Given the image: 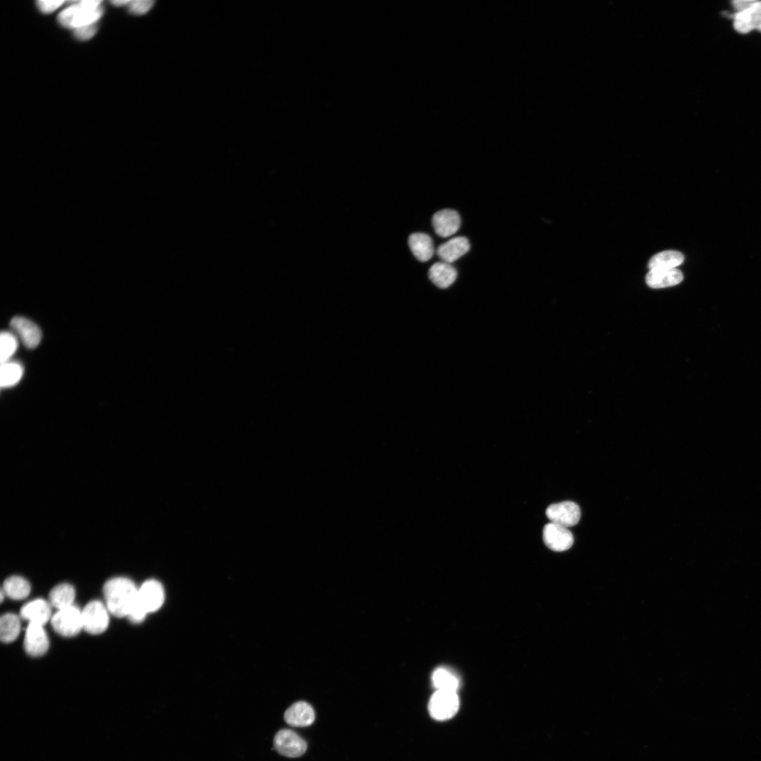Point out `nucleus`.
<instances>
[{"label":"nucleus","mask_w":761,"mask_h":761,"mask_svg":"<svg viewBox=\"0 0 761 761\" xmlns=\"http://www.w3.org/2000/svg\"><path fill=\"white\" fill-rule=\"evenodd\" d=\"M104 596L109 612L117 617H127L136 603L139 589L125 577L110 579L104 585Z\"/></svg>","instance_id":"1"},{"label":"nucleus","mask_w":761,"mask_h":761,"mask_svg":"<svg viewBox=\"0 0 761 761\" xmlns=\"http://www.w3.org/2000/svg\"><path fill=\"white\" fill-rule=\"evenodd\" d=\"M58 17L59 23L68 29L77 30L89 25H96L102 18L103 9L101 1L85 0L73 2Z\"/></svg>","instance_id":"2"},{"label":"nucleus","mask_w":761,"mask_h":761,"mask_svg":"<svg viewBox=\"0 0 761 761\" xmlns=\"http://www.w3.org/2000/svg\"><path fill=\"white\" fill-rule=\"evenodd\" d=\"M460 707L457 691L437 690L429 702V712L436 720H447L454 717Z\"/></svg>","instance_id":"3"},{"label":"nucleus","mask_w":761,"mask_h":761,"mask_svg":"<svg viewBox=\"0 0 761 761\" xmlns=\"http://www.w3.org/2000/svg\"><path fill=\"white\" fill-rule=\"evenodd\" d=\"M51 623L56 632L63 636L77 635L84 629L82 611L75 605L61 610L52 617Z\"/></svg>","instance_id":"4"},{"label":"nucleus","mask_w":761,"mask_h":761,"mask_svg":"<svg viewBox=\"0 0 761 761\" xmlns=\"http://www.w3.org/2000/svg\"><path fill=\"white\" fill-rule=\"evenodd\" d=\"M731 18L737 33L747 34L753 31L761 33V1H751L743 10L734 12Z\"/></svg>","instance_id":"5"},{"label":"nucleus","mask_w":761,"mask_h":761,"mask_svg":"<svg viewBox=\"0 0 761 761\" xmlns=\"http://www.w3.org/2000/svg\"><path fill=\"white\" fill-rule=\"evenodd\" d=\"M109 610L103 603L92 601L82 611L84 629L92 634L104 632L109 625Z\"/></svg>","instance_id":"6"},{"label":"nucleus","mask_w":761,"mask_h":761,"mask_svg":"<svg viewBox=\"0 0 761 761\" xmlns=\"http://www.w3.org/2000/svg\"><path fill=\"white\" fill-rule=\"evenodd\" d=\"M274 746L282 755L288 757H298L307 750V742L295 731L283 729L279 731L274 738Z\"/></svg>","instance_id":"7"},{"label":"nucleus","mask_w":761,"mask_h":761,"mask_svg":"<svg viewBox=\"0 0 761 761\" xmlns=\"http://www.w3.org/2000/svg\"><path fill=\"white\" fill-rule=\"evenodd\" d=\"M546 514L551 522L568 529L577 524L581 518L580 508L572 501L552 504Z\"/></svg>","instance_id":"8"},{"label":"nucleus","mask_w":761,"mask_h":761,"mask_svg":"<svg viewBox=\"0 0 761 761\" xmlns=\"http://www.w3.org/2000/svg\"><path fill=\"white\" fill-rule=\"evenodd\" d=\"M543 539L546 546L555 552L570 549L574 543V537L568 528L550 522L543 530Z\"/></svg>","instance_id":"9"},{"label":"nucleus","mask_w":761,"mask_h":761,"mask_svg":"<svg viewBox=\"0 0 761 761\" xmlns=\"http://www.w3.org/2000/svg\"><path fill=\"white\" fill-rule=\"evenodd\" d=\"M15 334L30 349L36 348L41 343L42 333L39 327L31 320L15 317L11 322Z\"/></svg>","instance_id":"10"},{"label":"nucleus","mask_w":761,"mask_h":761,"mask_svg":"<svg viewBox=\"0 0 761 761\" xmlns=\"http://www.w3.org/2000/svg\"><path fill=\"white\" fill-rule=\"evenodd\" d=\"M139 600L148 613L158 610L165 601L163 585L154 579L146 581L139 589Z\"/></svg>","instance_id":"11"},{"label":"nucleus","mask_w":761,"mask_h":761,"mask_svg":"<svg viewBox=\"0 0 761 761\" xmlns=\"http://www.w3.org/2000/svg\"><path fill=\"white\" fill-rule=\"evenodd\" d=\"M25 648L29 655L34 657L46 653L49 648V639L44 626L30 623L25 639Z\"/></svg>","instance_id":"12"},{"label":"nucleus","mask_w":761,"mask_h":761,"mask_svg":"<svg viewBox=\"0 0 761 761\" xmlns=\"http://www.w3.org/2000/svg\"><path fill=\"white\" fill-rule=\"evenodd\" d=\"M432 225L438 236L447 238L454 235L458 231L461 225V219L455 210L444 209L434 215Z\"/></svg>","instance_id":"13"},{"label":"nucleus","mask_w":761,"mask_h":761,"mask_svg":"<svg viewBox=\"0 0 761 761\" xmlns=\"http://www.w3.org/2000/svg\"><path fill=\"white\" fill-rule=\"evenodd\" d=\"M284 719L289 725L292 727H308L315 722V710L309 703L298 701L286 710Z\"/></svg>","instance_id":"14"},{"label":"nucleus","mask_w":761,"mask_h":761,"mask_svg":"<svg viewBox=\"0 0 761 761\" xmlns=\"http://www.w3.org/2000/svg\"><path fill=\"white\" fill-rule=\"evenodd\" d=\"M20 615L30 623L44 626L52 619L51 605L44 599H37L25 605Z\"/></svg>","instance_id":"15"},{"label":"nucleus","mask_w":761,"mask_h":761,"mask_svg":"<svg viewBox=\"0 0 761 761\" xmlns=\"http://www.w3.org/2000/svg\"><path fill=\"white\" fill-rule=\"evenodd\" d=\"M683 279V274L676 268L652 270L646 275V282L652 289H662L676 286Z\"/></svg>","instance_id":"16"},{"label":"nucleus","mask_w":761,"mask_h":761,"mask_svg":"<svg viewBox=\"0 0 761 761\" xmlns=\"http://www.w3.org/2000/svg\"><path fill=\"white\" fill-rule=\"evenodd\" d=\"M470 249L469 241L465 237H455L437 249L438 256L444 262L451 264L465 256Z\"/></svg>","instance_id":"17"},{"label":"nucleus","mask_w":761,"mask_h":761,"mask_svg":"<svg viewBox=\"0 0 761 761\" xmlns=\"http://www.w3.org/2000/svg\"><path fill=\"white\" fill-rule=\"evenodd\" d=\"M458 272L451 264L437 263L429 270V278L432 283L440 289L450 287L456 280Z\"/></svg>","instance_id":"18"},{"label":"nucleus","mask_w":761,"mask_h":761,"mask_svg":"<svg viewBox=\"0 0 761 761\" xmlns=\"http://www.w3.org/2000/svg\"><path fill=\"white\" fill-rule=\"evenodd\" d=\"M408 244L414 256L420 262L429 261L434 254L433 241L427 234L415 233L410 235Z\"/></svg>","instance_id":"19"},{"label":"nucleus","mask_w":761,"mask_h":761,"mask_svg":"<svg viewBox=\"0 0 761 761\" xmlns=\"http://www.w3.org/2000/svg\"><path fill=\"white\" fill-rule=\"evenodd\" d=\"M684 260V257L680 252L666 251L653 256L648 263V268L650 270L674 269Z\"/></svg>","instance_id":"20"},{"label":"nucleus","mask_w":761,"mask_h":761,"mask_svg":"<svg viewBox=\"0 0 761 761\" xmlns=\"http://www.w3.org/2000/svg\"><path fill=\"white\" fill-rule=\"evenodd\" d=\"M75 596V589L72 585L61 584L51 591L49 603L51 606L61 610L73 605Z\"/></svg>","instance_id":"21"},{"label":"nucleus","mask_w":761,"mask_h":761,"mask_svg":"<svg viewBox=\"0 0 761 761\" xmlns=\"http://www.w3.org/2000/svg\"><path fill=\"white\" fill-rule=\"evenodd\" d=\"M3 591L12 599L23 600L30 595L31 585L25 578L13 576L5 581Z\"/></svg>","instance_id":"22"},{"label":"nucleus","mask_w":761,"mask_h":761,"mask_svg":"<svg viewBox=\"0 0 761 761\" xmlns=\"http://www.w3.org/2000/svg\"><path fill=\"white\" fill-rule=\"evenodd\" d=\"M21 631V622L15 614L8 613L0 620V637L4 643H12L17 639Z\"/></svg>","instance_id":"23"},{"label":"nucleus","mask_w":761,"mask_h":761,"mask_svg":"<svg viewBox=\"0 0 761 761\" xmlns=\"http://www.w3.org/2000/svg\"><path fill=\"white\" fill-rule=\"evenodd\" d=\"M23 375L24 368L20 363L12 361L2 363L0 369V385L3 388L12 387L20 382Z\"/></svg>","instance_id":"24"},{"label":"nucleus","mask_w":761,"mask_h":761,"mask_svg":"<svg viewBox=\"0 0 761 761\" xmlns=\"http://www.w3.org/2000/svg\"><path fill=\"white\" fill-rule=\"evenodd\" d=\"M432 682L437 690L457 691L460 686L458 677L445 667H439L434 672Z\"/></svg>","instance_id":"25"},{"label":"nucleus","mask_w":761,"mask_h":761,"mask_svg":"<svg viewBox=\"0 0 761 761\" xmlns=\"http://www.w3.org/2000/svg\"><path fill=\"white\" fill-rule=\"evenodd\" d=\"M18 338L13 332H4L0 336V360L1 364L11 361L18 348Z\"/></svg>","instance_id":"26"},{"label":"nucleus","mask_w":761,"mask_h":761,"mask_svg":"<svg viewBox=\"0 0 761 761\" xmlns=\"http://www.w3.org/2000/svg\"><path fill=\"white\" fill-rule=\"evenodd\" d=\"M153 4L154 2L151 0H135V1H130L127 7L131 13L135 15H144L153 8Z\"/></svg>","instance_id":"27"},{"label":"nucleus","mask_w":761,"mask_h":761,"mask_svg":"<svg viewBox=\"0 0 761 761\" xmlns=\"http://www.w3.org/2000/svg\"><path fill=\"white\" fill-rule=\"evenodd\" d=\"M97 32L96 25H89L75 30V35L79 40L87 41L92 39Z\"/></svg>","instance_id":"28"},{"label":"nucleus","mask_w":761,"mask_h":761,"mask_svg":"<svg viewBox=\"0 0 761 761\" xmlns=\"http://www.w3.org/2000/svg\"><path fill=\"white\" fill-rule=\"evenodd\" d=\"M64 4V1H46V0H41V1L38 2V6L42 12L49 14L58 10Z\"/></svg>","instance_id":"29"},{"label":"nucleus","mask_w":761,"mask_h":761,"mask_svg":"<svg viewBox=\"0 0 761 761\" xmlns=\"http://www.w3.org/2000/svg\"><path fill=\"white\" fill-rule=\"evenodd\" d=\"M112 3L115 6L120 7L124 6H127L130 1H129V0H117V1H113Z\"/></svg>","instance_id":"30"}]
</instances>
